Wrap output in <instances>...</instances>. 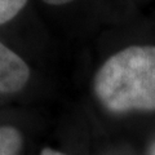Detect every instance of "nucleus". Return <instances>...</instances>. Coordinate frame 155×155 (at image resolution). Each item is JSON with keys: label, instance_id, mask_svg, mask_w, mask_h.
<instances>
[{"label": "nucleus", "instance_id": "obj_1", "mask_svg": "<svg viewBox=\"0 0 155 155\" xmlns=\"http://www.w3.org/2000/svg\"><path fill=\"white\" fill-rule=\"evenodd\" d=\"M94 94L114 114L155 110V47H129L110 57L94 78Z\"/></svg>", "mask_w": 155, "mask_h": 155}, {"label": "nucleus", "instance_id": "obj_2", "mask_svg": "<svg viewBox=\"0 0 155 155\" xmlns=\"http://www.w3.org/2000/svg\"><path fill=\"white\" fill-rule=\"evenodd\" d=\"M30 70L25 61L0 43V93H16L26 85Z\"/></svg>", "mask_w": 155, "mask_h": 155}, {"label": "nucleus", "instance_id": "obj_3", "mask_svg": "<svg viewBox=\"0 0 155 155\" xmlns=\"http://www.w3.org/2000/svg\"><path fill=\"white\" fill-rule=\"evenodd\" d=\"M22 146V137L13 127H0V155H17Z\"/></svg>", "mask_w": 155, "mask_h": 155}, {"label": "nucleus", "instance_id": "obj_4", "mask_svg": "<svg viewBox=\"0 0 155 155\" xmlns=\"http://www.w3.org/2000/svg\"><path fill=\"white\" fill-rule=\"evenodd\" d=\"M27 0H0V25L12 19L25 7Z\"/></svg>", "mask_w": 155, "mask_h": 155}, {"label": "nucleus", "instance_id": "obj_5", "mask_svg": "<svg viewBox=\"0 0 155 155\" xmlns=\"http://www.w3.org/2000/svg\"><path fill=\"white\" fill-rule=\"evenodd\" d=\"M40 155H66V154L61 153V151H57V150H54V149L45 147V149H43V151L40 153Z\"/></svg>", "mask_w": 155, "mask_h": 155}, {"label": "nucleus", "instance_id": "obj_6", "mask_svg": "<svg viewBox=\"0 0 155 155\" xmlns=\"http://www.w3.org/2000/svg\"><path fill=\"white\" fill-rule=\"evenodd\" d=\"M48 4H53V5H58V4H65V3H69L71 0H43Z\"/></svg>", "mask_w": 155, "mask_h": 155}, {"label": "nucleus", "instance_id": "obj_7", "mask_svg": "<svg viewBox=\"0 0 155 155\" xmlns=\"http://www.w3.org/2000/svg\"><path fill=\"white\" fill-rule=\"evenodd\" d=\"M154 155H155V153H154Z\"/></svg>", "mask_w": 155, "mask_h": 155}]
</instances>
